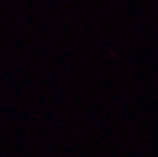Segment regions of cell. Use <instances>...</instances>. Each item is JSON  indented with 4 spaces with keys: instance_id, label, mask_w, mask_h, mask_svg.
Masks as SVG:
<instances>
[]
</instances>
